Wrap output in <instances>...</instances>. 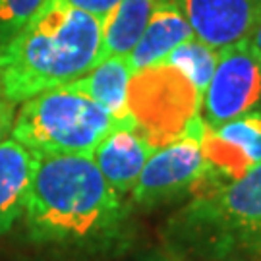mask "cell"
Segmentation results:
<instances>
[{
    "instance_id": "cell-1",
    "label": "cell",
    "mask_w": 261,
    "mask_h": 261,
    "mask_svg": "<svg viewBox=\"0 0 261 261\" xmlns=\"http://www.w3.org/2000/svg\"><path fill=\"white\" fill-rule=\"evenodd\" d=\"M23 219L39 244L111 248L124 240L128 205L91 157L39 155Z\"/></svg>"
},
{
    "instance_id": "cell-2",
    "label": "cell",
    "mask_w": 261,
    "mask_h": 261,
    "mask_svg": "<svg viewBox=\"0 0 261 261\" xmlns=\"http://www.w3.org/2000/svg\"><path fill=\"white\" fill-rule=\"evenodd\" d=\"M103 19L64 0H45L18 33L0 41V87L14 105L68 85L99 62Z\"/></svg>"
},
{
    "instance_id": "cell-3",
    "label": "cell",
    "mask_w": 261,
    "mask_h": 261,
    "mask_svg": "<svg viewBox=\"0 0 261 261\" xmlns=\"http://www.w3.org/2000/svg\"><path fill=\"white\" fill-rule=\"evenodd\" d=\"M167 240L188 259L261 255V163L236 182L194 194L168 223Z\"/></svg>"
},
{
    "instance_id": "cell-4",
    "label": "cell",
    "mask_w": 261,
    "mask_h": 261,
    "mask_svg": "<svg viewBox=\"0 0 261 261\" xmlns=\"http://www.w3.org/2000/svg\"><path fill=\"white\" fill-rule=\"evenodd\" d=\"M116 126L126 124L116 122L89 95L68 84L23 101L10 134L37 155L91 157Z\"/></svg>"
},
{
    "instance_id": "cell-5",
    "label": "cell",
    "mask_w": 261,
    "mask_h": 261,
    "mask_svg": "<svg viewBox=\"0 0 261 261\" xmlns=\"http://www.w3.org/2000/svg\"><path fill=\"white\" fill-rule=\"evenodd\" d=\"M203 97L178 68L157 62L132 75L128 109L136 130L153 149L186 134Z\"/></svg>"
},
{
    "instance_id": "cell-6",
    "label": "cell",
    "mask_w": 261,
    "mask_h": 261,
    "mask_svg": "<svg viewBox=\"0 0 261 261\" xmlns=\"http://www.w3.org/2000/svg\"><path fill=\"white\" fill-rule=\"evenodd\" d=\"M203 120L197 116L190 122L186 134L151 153L134 190L132 201L140 207L172 203L194 192L203 178L205 161L199 145Z\"/></svg>"
},
{
    "instance_id": "cell-7",
    "label": "cell",
    "mask_w": 261,
    "mask_h": 261,
    "mask_svg": "<svg viewBox=\"0 0 261 261\" xmlns=\"http://www.w3.org/2000/svg\"><path fill=\"white\" fill-rule=\"evenodd\" d=\"M261 103V58L250 41L221 48L219 62L207 85L199 116L217 128Z\"/></svg>"
},
{
    "instance_id": "cell-8",
    "label": "cell",
    "mask_w": 261,
    "mask_h": 261,
    "mask_svg": "<svg viewBox=\"0 0 261 261\" xmlns=\"http://www.w3.org/2000/svg\"><path fill=\"white\" fill-rule=\"evenodd\" d=\"M199 145L205 161L203 178L197 182L192 196L226 186L246 176L261 163V109L211 128L203 122Z\"/></svg>"
},
{
    "instance_id": "cell-9",
    "label": "cell",
    "mask_w": 261,
    "mask_h": 261,
    "mask_svg": "<svg viewBox=\"0 0 261 261\" xmlns=\"http://www.w3.org/2000/svg\"><path fill=\"white\" fill-rule=\"evenodd\" d=\"M197 39L221 50L248 41L261 19V0H180Z\"/></svg>"
},
{
    "instance_id": "cell-10",
    "label": "cell",
    "mask_w": 261,
    "mask_h": 261,
    "mask_svg": "<svg viewBox=\"0 0 261 261\" xmlns=\"http://www.w3.org/2000/svg\"><path fill=\"white\" fill-rule=\"evenodd\" d=\"M153 151L134 126H116L95 147L91 159L112 190L124 197L134 190Z\"/></svg>"
},
{
    "instance_id": "cell-11",
    "label": "cell",
    "mask_w": 261,
    "mask_h": 261,
    "mask_svg": "<svg viewBox=\"0 0 261 261\" xmlns=\"http://www.w3.org/2000/svg\"><path fill=\"white\" fill-rule=\"evenodd\" d=\"M194 37L192 25L182 10L180 0H155L147 25L128 60L136 72L163 62L178 45Z\"/></svg>"
},
{
    "instance_id": "cell-12",
    "label": "cell",
    "mask_w": 261,
    "mask_h": 261,
    "mask_svg": "<svg viewBox=\"0 0 261 261\" xmlns=\"http://www.w3.org/2000/svg\"><path fill=\"white\" fill-rule=\"evenodd\" d=\"M37 157L12 138L0 141V234L23 217Z\"/></svg>"
},
{
    "instance_id": "cell-13",
    "label": "cell",
    "mask_w": 261,
    "mask_h": 261,
    "mask_svg": "<svg viewBox=\"0 0 261 261\" xmlns=\"http://www.w3.org/2000/svg\"><path fill=\"white\" fill-rule=\"evenodd\" d=\"M132 75L134 70L128 56H112L72 84L89 95L97 105H101L116 122L134 126L128 109V87Z\"/></svg>"
},
{
    "instance_id": "cell-14",
    "label": "cell",
    "mask_w": 261,
    "mask_h": 261,
    "mask_svg": "<svg viewBox=\"0 0 261 261\" xmlns=\"http://www.w3.org/2000/svg\"><path fill=\"white\" fill-rule=\"evenodd\" d=\"M155 0H120L101 25V64L112 56H128L138 45L143 29L147 25Z\"/></svg>"
},
{
    "instance_id": "cell-15",
    "label": "cell",
    "mask_w": 261,
    "mask_h": 261,
    "mask_svg": "<svg viewBox=\"0 0 261 261\" xmlns=\"http://www.w3.org/2000/svg\"><path fill=\"white\" fill-rule=\"evenodd\" d=\"M219 53L221 50H217L194 35L182 45H178L163 62L178 68L203 97L207 85L211 82V75L217 68V62H219Z\"/></svg>"
},
{
    "instance_id": "cell-16",
    "label": "cell",
    "mask_w": 261,
    "mask_h": 261,
    "mask_svg": "<svg viewBox=\"0 0 261 261\" xmlns=\"http://www.w3.org/2000/svg\"><path fill=\"white\" fill-rule=\"evenodd\" d=\"M45 4V0H0V41L12 37Z\"/></svg>"
},
{
    "instance_id": "cell-17",
    "label": "cell",
    "mask_w": 261,
    "mask_h": 261,
    "mask_svg": "<svg viewBox=\"0 0 261 261\" xmlns=\"http://www.w3.org/2000/svg\"><path fill=\"white\" fill-rule=\"evenodd\" d=\"M68 4H72L75 8L84 10L87 14H93L97 18L103 19L105 16H109L112 8L120 2V0H64Z\"/></svg>"
},
{
    "instance_id": "cell-18",
    "label": "cell",
    "mask_w": 261,
    "mask_h": 261,
    "mask_svg": "<svg viewBox=\"0 0 261 261\" xmlns=\"http://www.w3.org/2000/svg\"><path fill=\"white\" fill-rule=\"evenodd\" d=\"M14 118H16V105L4 95L2 87H0V141L10 138V132H12V126H14Z\"/></svg>"
},
{
    "instance_id": "cell-19",
    "label": "cell",
    "mask_w": 261,
    "mask_h": 261,
    "mask_svg": "<svg viewBox=\"0 0 261 261\" xmlns=\"http://www.w3.org/2000/svg\"><path fill=\"white\" fill-rule=\"evenodd\" d=\"M248 41L252 43L253 50H255V53H257V56L261 58V19L257 21V25L253 28L252 35H250V39H248Z\"/></svg>"
},
{
    "instance_id": "cell-20",
    "label": "cell",
    "mask_w": 261,
    "mask_h": 261,
    "mask_svg": "<svg viewBox=\"0 0 261 261\" xmlns=\"http://www.w3.org/2000/svg\"><path fill=\"white\" fill-rule=\"evenodd\" d=\"M155 261H207V259H188V257H178V255H172V257H165V259H155Z\"/></svg>"
}]
</instances>
